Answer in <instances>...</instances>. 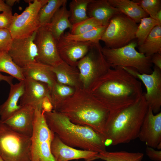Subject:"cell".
I'll list each match as a JSON object with an SVG mask.
<instances>
[{"label": "cell", "instance_id": "8fae6325", "mask_svg": "<svg viewBox=\"0 0 161 161\" xmlns=\"http://www.w3.org/2000/svg\"><path fill=\"white\" fill-rule=\"evenodd\" d=\"M57 42L47 24L41 26L34 40L38 50L36 61L51 66L62 63L63 61L58 53Z\"/></svg>", "mask_w": 161, "mask_h": 161}, {"label": "cell", "instance_id": "e0dca14e", "mask_svg": "<svg viewBox=\"0 0 161 161\" xmlns=\"http://www.w3.org/2000/svg\"><path fill=\"white\" fill-rule=\"evenodd\" d=\"M46 97L50 99V91L46 84L26 78L24 80V91L20 98L19 105H30L35 109L42 110V101Z\"/></svg>", "mask_w": 161, "mask_h": 161}, {"label": "cell", "instance_id": "6da1fadb", "mask_svg": "<svg viewBox=\"0 0 161 161\" xmlns=\"http://www.w3.org/2000/svg\"><path fill=\"white\" fill-rule=\"evenodd\" d=\"M92 86V94L110 112L133 103L143 93L141 82L122 68H110Z\"/></svg>", "mask_w": 161, "mask_h": 161}, {"label": "cell", "instance_id": "f35d334b", "mask_svg": "<svg viewBox=\"0 0 161 161\" xmlns=\"http://www.w3.org/2000/svg\"><path fill=\"white\" fill-rule=\"evenodd\" d=\"M12 11V8L8 6L4 1L0 0V12Z\"/></svg>", "mask_w": 161, "mask_h": 161}, {"label": "cell", "instance_id": "60d3db41", "mask_svg": "<svg viewBox=\"0 0 161 161\" xmlns=\"http://www.w3.org/2000/svg\"><path fill=\"white\" fill-rule=\"evenodd\" d=\"M18 0H6L5 1L6 4L9 7L12 8V7L14 4Z\"/></svg>", "mask_w": 161, "mask_h": 161}, {"label": "cell", "instance_id": "836d02e7", "mask_svg": "<svg viewBox=\"0 0 161 161\" xmlns=\"http://www.w3.org/2000/svg\"><path fill=\"white\" fill-rule=\"evenodd\" d=\"M13 39L8 29H0V52H8Z\"/></svg>", "mask_w": 161, "mask_h": 161}, {"label": "cell", "instance_id": "8992f818", "mask_svg": "<svg viewBox=\"0 0 161 161\" xmlns=\"http://www.w3.org/2000/svg\"><path fill=\"white\" fill-rule=\"evenodd\" d=\"M31 137L19 133L0 120V157L4 161H31Z\"/></svg>", "mask_w": 161, "mask_h": 161}, {"label": "cell", "instance_id": "5b68a950", "mask_svg": "<svg viewBox=\"0 0 161 161\" xmlns=\"http://www.w3.org/2000/svg\"><path fill=\"white\" fill-rule=\"evenodd\" d=\"M137 42L133 41L123 47L111 48L106 46L102 51L110 67H130L141 74H150L153 70L151 56H147L137 51Z\"/></svg>", "mask_w": 161, "mask_h": 161}, {"label": "cell", "instance_id": "b9f144b4", "mask_svg": "<svg viewBox=\"0 0 161 161\" xmlns=\"http://www.w3.org/2000/svg\"><path fill=\"white\" fill-rule=\"evenodd\" d=\"M155 20L161 24V10L158 11L156 14Z\"/></svg>", "mask_w": 161, "mask_h": 161}, {"label": "cell", "instance_id": "d590c367", "mask_svg": "<svg viewBox=\"0 0 161 161\" xmlns=\"http://www.w3.org/2000/svg\"><path fill=\"white\" fill-rule=\"evenodd\" d=\"M146 154L151 160L161 161V151L155 150L153 148L147 146L145 149Z\"/></svg>", "mask_w": 161, "mask_h": 161}, {"label": "cell", "instance_id": "f1b7e54d", "mask_svg": "<svg viewBox=\"0 0 161 161\" xmlns=\"http://www.w3.org/2000/svg\"><path fill=\"white\" fill-rule=\"evenodd\" d=\"M50 69L54 73L57 82L63 84L75 86L76 81L73 75L71 73L75 71L73 66L64 61L54 66H50Z\"/></svg>", "mask_w": 161, "mask_h": 161}, {"label": "cell", "instance_id": "52a82bcc", "mask_svg": "<svg viewBox=\"0 0 161 161\" xmlns=\"http://www.w3.org/2000/svg\"><path fill=\"white\" fill-rule=\"evenodd\" d=\"M35 109L31 137V161H55L51 151L55 134L48 126L42 110Z\"/></svg>", "mask_w": 161, "mask_h": 161}, {"label": "cell", "instance_id": "cb8c5ba5", "mask_svg": "<svg viewBox=\"0 0 161 161\" xmlns=\"http://www.w3.org/2000/svg\"><path fill=\"white\" fill-rule=\"evenodd\" d=\"M138 49L139 52L147 56L161 53V26L154 27Z\"/></svg>", "mask_w": 161, "mask_h": 161}, {"label": "cell", "instance_id": "ab89813d", "mask_svg": "<svg viewBox=\"0 0 161 161\" xmlns=\"http://www.w3.org/2000/svg\"><path fill=\"white\" fill-rule=\"evenodd\" d=\"M13 78L11 76L4 75L0 72V81H4L10 85L13 83Z\"/></svg>", "mask_w": 161, "mask_h": 161}, {"label": "cell", "instance_id": "83f0119b", "mask_svg": "<svg viewBox=\"0 0 161 161\" xmlns=\"http://www.w3.org/2000/svg\"><path fill=\"white\" fill-rule=\"evenodd\" d=\"M67 2L66 0H48L38 13L40 27L48 24L56 11Z\"/></svg>", "mask_w": 161, "mask_h": 161}, {"label": "cell", "instance_id": "d6986e66", "mask_svg": "<svg viewBox=\"0 0 161 161\" xmlns=\"http://www.w3.org/2000/svg\"><path fill=\"white\" fill-rule=\"evenodd\" d=\"M22 69L25 78H31L45 83L50 91L57 82L55 75L50 66L35 61Z\"/></svg>", "mask_w": 161, "mask_h": 161}, {"label": "cell", "instance_id": "7402d4cb", "mask_svg": "<svg viewBox=\"0 0 161 161\" xmlns=\"http://www.w3.org/2000/svg\"><path fill=\"white\" fill-rule=\"evenodd\" d=\"M66 3L61 7L55 13L47 25L55 38L58 41L67 29H71L72 24L69 20V12Z\"/></svg>", "mask_w": 161, "mask_h": 161}, {"label": "cell", "instance_id": "7c38bea8", "mask_svg": "<svg viewBox=\"0 0 161 161\" xmlns=\"http://www.w3.org/2000/svg\"><path fill=\"white\" fill-rule=\"evenodd\" d=\"M123 68L137 79L140 80L145 86L146 92L143 94L148 106L154 114L160 112L161 107V69L154 66L150 74H141L130 67Z\"/></svg>", "mask_w": 161, "mask_h": 161}, {"label": "cell", "instance_id": "5bb4252c", "mask_svg": "<svg viewBox=\"0 0 161 161\" xmlns=\"http://www.w3.org/2000/svg\"><path fill=\"white\" fill-rule=\"evenodd\" d=\"M138 138L148 146L161 148V112L154 114L148 109L144 117Z\"/></svg>", "mask_w": 161, "mask_h": 161}, {"label": "cell", "instance_id": "9c48e42d", "mask_svg": "<svg viewBox=\"0 0 161 161\" xmlns=\"http://www.w3.org/2000/svg\"><path fill=\"white\" fill-rule=\"evenodd\" d=\"M100 43H93L88 52L77 65L84 86L93 84L111 68L103 54Z\"/></svg>", "mask_w": 161, "mask_h": 161}, {"label": "cell", "instance_id": "ee69618b", "mask_svg": "<svg viewBox=\"0 0 161 161\" xmlns=\"http://www.w3.org/2000/svg\"><path fill=\"white\" fill-rule=\"evenodd\" d=\"M76 161H78V160H76Z\"/></svg>", "mask_w": 161, "mask_h": 161}, {"label": "cell", "instance_id": "74e56055", "mask_svg": "<svg viewBox=\"0 0 161 161\" xmlns=\"http://www.w3.org/2000/svg\"><path fill=\"white\" fill-rule=\"evenodd\" d=\"M151 61L154 66L161 69V53H157L152 55L151 57Z\"/></svg>", "mask_w": 161, "mask_h": 161}, {"label": "cell", "instance_id": "ffe728a7", "mask_svg": "<svg viewBox=\"0 0 161 161\" xmlns=\"http://www.w3.org/2000/svg\"><path fill=\"white\" fill-rule=\"evenodd\" d=\"M87 13L89 17L97 19L103 26H107L114 16L121 13L112 6L108 0H92L88 5Z\"/></svg>", "mask_w": 161, "mask_h": 161}, {"label": "cell", "instance_id": "4dcf8cb0", "mask_svg": "<svg viewBox=\"0 0 161 161\" xmlns=\"http://www.w3.org/2000/svg\"><path fill=\"white\" fill-rule=\"evenodd\" d=\"M157 26H161V24L150 16L144 17L141 19L135 34L138 46L143 43L152 29Z\"/></svg>", "mask_w": 161, "mask_h": 161}, {"label": "cell", "instance_id": "f546056e", "mask_svg": "<svg viewBox=\"0 0 161 161\" xmlns=\"http://www.w3.org/2000/svg\"><path fill=\"white\" fill-rule=\"evenodd\" d=\"M91 0H72L70 2L69 20L72 24L89 17L87 15V8Z\"/></svg>", "mask_w": 161, "mask_h": 161}, {"label": "cell", "instance_id": "e575fe53", "mask_svg": "<svg viewBox=\"0 0 161 161\" xmlns=\"http://www.w3.org/2000/svg\"><path fill=\"white\" fill-rule=\"evenodd\" d=\"M12 12H5L0 13V29H9L13 21Z\"/></svg>", "mask_w": 161, "mask_h": 161}, {"label": "cell", "instance_id": "d6a6232c", "mask_svg": "<svg viewBox=\"0 0 161 161\" xmlns=\"http://www.w3.org/2000/svg\"><path fill=\"white\" fill-rule=\"evenodd\" d=\"M149 16L155 19L156 14L161 10V0H133Z\"/></svg>", "mask_w": 161, "mask_h": 161}, {"label": "cell", "instance_id": "44dd1931", "mask_svg": "<svg viewBox=\"0 0 161 161\" xmlns=\"http://www.w3.org/2000/svg\"><path fill=\"white\" fill-rule=\"evenodd\" d=\"M10 85V90L7 100L0 106V120H6L20 107L18 103L24 89V80Z\"/></svg>", "mask_w": 161, "mask_h": 161}, {"label": "cell", "instance_id": "4316f807", "mask_svg": "<svg viewBox=\"0 0 161 161\" xmlns=\"http://www.w3.org/2000/svg\"><path fill=\"white\" fill-rule=\"evenodd\" d=\"M144 154L139 152H129L125 151L99 153L97 157L105 161H142Z\"/></svg>", "mask_w": 161, "mask_h": 161}, {"label": "cell", "instance_id": "2e32d148", "mask_svg": "<svg viewBox=\"0 0 161 161\" xmlns=\"http://www.w3.org/2000/svg\"><path fill=\"white\" fill-rule=\"evenodd\" d=\"M93 43L67 41L61 37L57 42L58 49L62 60L75 67L78 61L87 53Z\"/></svg>", "mask_w": 161, "mask_h": 161}, {"label": "cell", "instance_id": "7bdbcfd3", "mask_svg": "<svg viewBox=\"0 0 161 161\" xmlns=\"http://www.w3.org/2000/svg\"><path fill=\"white\" fill-rule=\"evenodd\" d=\"M0 161H4L0 157Z\"/></svg>", "mask_w": 161, "mask_h": 161}, {"label": "cell", "instance_id": "484cf974", "mask_svg": "<svg viewBox=\"0 0 161 161\" xmlns=\"http://www.w3.org/2000/svg\"><path fill=\"white\" fill-rule=\"evenodd\" d=\"M107 26H101L83 33L73 35L69 32L64 34L61 37L69 41L99 43Z\"/></svg>", "mask_w": 161, "mask_h": 161}, {"label": "cell", "instance_id": "ba28073f", "mask_svg": "<svg viewBox=\"0 0 161 161\" xmlns=\"http://www.w3.org/2000/svg\"><path fill=\"white\" fill-rule=\"evenodd\" d=\"M138 26L126 15L121 13L116 14L110 19L100 40L109 48L123 47L136 38Z\"/></svg>", "mask_w": 161, "mask_h": 161}, {"label": "cell", "instance_id": "7a4b0ae2", "mask_svg": "<svg viewBox=\"0 0 161 161\" xmlns=\"http://www.w3.org/2000/svg\"><path fill=\"white\" fill-rule=\"evenodd\" d=\"M148 106L143 94L133 103L110 112L104 129L107 140L114 145L129 143L138 138Z\"/></svg>", "mask_w": 161, "mask_h": 161}, {"label": "cell", "instance_id": "1f68e13d", "mask_svg": "<svg viewBox=\"0 0 161 161\" xmlns=\"http://www.w3.org/2000/svg\"><path fill=\"white\" fill-rule=\"evenodd\" d=\"M101 26H103L97 19L92 17H88L72 24L69 32L73 35L80 34Z\"/></svg>", "mask_w": 161, "mask_h": 161}, {"label": "cell", "instance_id": "603a6c76", "mask_svg": "<svg viewBox=\"0 0 161 161\" xmlns=\"http://www.w3.org/2000/svg\"><path fill=\"white\" fill-rule=\"evenodd\" d=\"M109 3L118 9L122 13L127 16L136 23L141 19L148 16L143 9L133 0H108Z\"/></svg>", "mask_w": 161, "mask_h": 161}, {"label": "cell", "instance_id": "277c9868", "mask_svg": "<svg viewBox=\"0 0 161 161\" xmlns=\"http://www.w3.org/2000/svg\"><path fill=\"white\" fill-rule=\"evenodd\" d=\"M54 110L63 114L75 124L91 128L106 141L104 129L110 111L91 92L88 98L73 97L63 100Z\"/></svg>", "mask_w": 161, "mask_h": 161}, {"label": "cell", "instance_id": "8d00e7d4", "mask_svg": "<svg viewBox=\"0 0 161 161\" xmlns=\"http://www.w3.org/2000/svg\"><path fill=\"white\" fill-rule=\"evenodd\" d=\"M41 107L43 112H49L52 111L53 106L49 97H46L43 99L42 102Z\"/></svg>", "mask_w": 161, "mask_h": 161}, {"label": "cell", "instance_id": "d4e9b609", "mask_svg": "<svg viewBox=\"0 0 161 161\" xmlns=\"http://www.w3.org/2000/svg\"><path fill=\"white\" fill-rule=\"evenodd\" d=\"M9 74L19 81L24 80L25 78L23 73L22 69L13 61L8 52H0V72Z\"/></svg>", "mask_w": 161, "mask_h": 161}, {"label": "cell", "instance_id": "3957f363", "mask_svg": "<svg viewBox=\"0 0 161 161\" xmlns=\"http://www.w3.org/2000/svg\"><path fill=\"white\" fill-rule=\"evenodd\" d=\"M44 114L49 129L67 145L98 153L106 151V141L91 128L75 124L54 110Z\"/></svg>", "mask_w": 161, "mask_h": 161}, {"label": "cell", "instance_id": "30bf717a", "mask_svg": "<svg viewBox=\"0 0 161 161\" xmlns=\"http://www.w3.org/2000/svg\"><path fill=\"white\" fill-rule=\"evenodd\" d=\"M48 0H34L28 2V5L20 14L15 13L9 30L13 39L25 38L32 35L40 27L38 13Z\"/></svg>", "mask_w": 161, "mask_h": 161}, {"label": "cell", "instance_id": "4fadbf2b", "mask_svg": "<svg viewBox=\"0 0 161 161\" xmlns=\"http://www.w3.org/2000/svg\"><path fill=\"white\" fill-rule=\"evenodd\" d=\"M36 31L28 37L13 39L8 52L15 63L21 68L36 61L38 50L34 40Z\"/></svg>", "mask_w": 161, "mask_h": 161}, {"label": "cell", "instance_id": "ac0fdd59", "mask_svg": "<svg viewBox=\"0 0 161 161\" xmlns=\"http://www.w3.org/2000/svg\"><path fill=\"white\" fill-rule=\"evenodd\" d=\"M35 110L33 107L30 105L21 106L12 115L3 122L14 131L31 137L33 130Z\"/></svg>", "mask_w": 161, "mask_h": 161}, {"label": "cell", "instance_id": "9a60e30c", "mask_svg": "<svg viewBox=\"0 0 161 161\" xmlns=\"http://www.w3.org/2000/svg\"><path fill=\"white\" fill-rule=\"evenodd\" d=\"M51 151L55 161H69L79 159H83L84 161H92L98 159V153L78 150L68 146L55 134L51 143Z\"/></svg>", "mask_w": 161, "mask_h": 161}]
</instances>
